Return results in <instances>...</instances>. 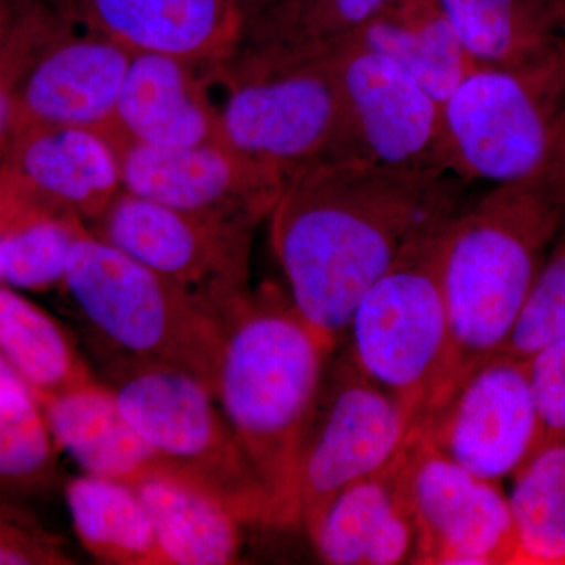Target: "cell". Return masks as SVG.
Returning <instances> with one entry per match:
<instances>
[{
	"mask_svg": "<svg viewBox=\"0 0 565 565\" xmlns=\"http://www.w3.org/2000/svg\"><path fill=\"white\" fill-rule=\"evenodd\" d=\"M471 182L438 169L367 159L323 162L285 181L269 215L286 291L334 351L355 305L419 237L448 225Z\"/></svg>",
	"mask_w": 565,
	"mask_h": 565,
	"instance_id": "6da1fadb",
	"label": "cell"
},
{
	"mask_svg": "<svg viewBox=\"0 0 565 565\" xmlns=\"http://www.w3.org/2000/svg\"><path fill=\"white\" fill-rule=\"evenodd\" d=\"M221 332L215 399L269 498L274 526H299L297 455L333 351L277 285L241 297Z\"/></svg>",
	"mask_w": 565,
	"mask_h": 565,
	"instance_id": "7a4b0ae2",
	"label": "cell"
},
{
	"mask_svg": "<svg viewBox=\"0 0 565 565\" xmlns=\"http://www.w3.org/2000/svg\"><path fill=\"white\" fill-rule=\"evenodd\" d=\"M564 223L565 181L559 180L493 184L449 223L441 281L452 377L503 351Z\"/></svg>",
	"mask_w": 565,
	"mask_h": 565,
	"instance_id": "3957f363",
	"label": "cell"
},
{
	"mask_svg": "<svg viewBox=\"0 0 565 565\" xmlns=\"http://www.w3.org/2000/svg\"><path fill=\"white\" fill-rule=\"evenodd\" d=\"M63 286L102 366L167 364L214 392L221 322L195 294L90 232L74 244Z\"/></svg>",
	"mask_w": 565,
	"mask_h": 565,
	"instance_id": "277c9868",
	"label": "cell"
},
{
	"mask_svg": "<svg viewBox=\"0 0 565 565\" xmlns=\"http://www.w3.org/2000/svg\"><path fill=\"white\" fill-rule=\"evenodd\" d=\"M446 169L471 182L565 181V47L476 66L444 103Z\"/></svg>",
	"mask_w": 565,
	"mask_h": 565,
	"instance_id": "5b68a950",
	"label": "cell"
},
{
	"mask_svg": "<svg viewBox=\"0 0 565 565\" xmlns=\"http://www.w3.org/2000/svg\"><path fill=\"white\" fill-rule=\"evenodd\" d=\"M225 88L221 136L288 180L323 162L364 159L332 55L294 61L236 57L215 70Z\"/></svg>",
	"mask_w": 565,
	"mask_h": 565,
	"instance_id": "8992f818",
	"label": "cell"
},
{
	"mask_svg": "<svg viewBox=\"0 0 565 565\" xmlns=\"http://www.w3.org/2000/svg\"><path fill=\"white\" fill-rule=\"evenodd\" d=\"M448 225L408 245L363 294L343 341L363 373L396 396L416 422L455 371L441 281Z\"/></svg>",
	"mask_w": 565,
	"mask_h": 565,
	"instance_id": "52a82bcc",
	"label": "cell"
},
{
	"mask_svg": "<svg viewBox=\"0 0 565 565\" xmlns=\"http://www.w3.org/2000/svg\"><path fill=\"white\" fill-rule=\"evenodd\" d=\"M99 381L166 467L221 494L244 523L274 526L269 498L210 386L154 363L103 364Z\"/></svg>",
	"mask_w": 565,
	"mask_h": 565,
	"instance_id": "ba28073f",
	"label": "cell"
},
{
	"mask_svg": "<svg viewBox=\"0 0 565 565\" xmlns=\"http://www.w3.org/2000/svg\"><path fill=\"white\" fill-rule=\"evenodd\" d=\"M415 430V415L363 373L348 345H338L297 455L299 526H307L345 487L390 467Z\"/></svg>",
	"mask_w": 565,
	"mask_h": 565,
	"instance_id": "9c48e42d",
	"label": "cell"
},
{
	"mask_svg": "<svg viewBox=\"0 0 565 565\" xmlns=\"http://www.w3.org/2000/svg\"><path fill=\"white\" fill-rule=\"evenodd\" d=\"M416 433L479 478L514 476L542 448L526 360L501 351L465 367L419 416Z\"/></svg>",
	"mask_w": 565,
	"mask_h": 565,
	"instance_id": "30bf717a",
	"label": "cell"
},
{
	"mask_svg": "<svg viewBox=\"0 0 565 565\" xmlns=\"http://www.w3.org/2000/svg\"><path fill=\"white\" fill-rule=\"evenodd\" d=\"M88 232L195 294L221 318L250 291L253 230L121 189Z\"/></svg>",
	"mask_w": 565,
	"mask_h": 565,
	"instance_id": "8fae6325",
	"label": "cell"
},
{
	"mask_svg": "<svg viewBox=\"0 0 565 565\" xmlns=\"http://www.w3.org/2000/svg\"><path fill=\"white\" fill-rule=\"evenodd\" d=\"M416 527L414 564L519 565L509 497L441 455L418 433L399 456Z\"/></svg>",
	"mask_w": 565,
	"mask_h": 565,
	"instance_id": "7c38bea8",
	"label": "cell"
},
{
	"mask_svg": "<svg viewBox=\"0 0 565 565\" xmlns=\"http://www.w3.org/2000/svg\"><path fill=\"white\" fill-rule=\"evenodd\" d=\"M115 150L125 191L253 232L269 218L285 184L223 139L182 148L122 143Z\"/></svg>",
	"mask_w": 565,
	"mask_h": 565,
	"instance_id": "4fadbf2b",
	"label": "cell"
},
{
	"mask_svg": "<svg viewBox=\"0 0 565 565\" xmlns=\"http://www.w3.org/2000/svg\"><path fill=\"white\" fill-rule=\"evenodd\" d=\"M332 63L364 159L448 172L444 103L399 63L356 41L338 47Z\"/></svg>",
	"mask_w": 565,
	"mask_h": 565,
	"instance_id": "5bb4252c",
	"label": "cell"
},
{
	"mask_svg": "<svg viewBox=\"0 0 565 565\" xmlns=\"http://www.w3.org/2000/svg\"><path fill=\"white\" fill-rule=\"evenodd\" d=\"M65 22L25 74L11 134L81 128L109 137L132 52L99 33Z\"/></svg>",
	"mask_w": 565,
	"mask_h": 565,
	"instance_id": "9a60e30c",
	"label": "cell"
},
{
	"mask_svg": "<svg viewBox=\"0 0 565 565\" xmlns=\"http://www.w3.org/2000/svg\"><path fill=\"white\" fill-rule=\"evenodd\" d=\"M214 71L215 66L174 55L132 54L107 139L114 147L156 148L222 139L221 110L212 103L207 85Z\"/></svg>",
	"mask_w": 565,
	"mask_h": 565,
	"instance_id": "2e32d148",
	"label": "cell"
},
{
	"mask_svg": "<svg viewBox=\"0 0 565 565\" xmlns=\"http://www.w3.org/2000/svg\"><path fill=\"white\" fill-rule=\"evenodd\" d=\"M84 28L132 54L174 55L218 66L233 57L244 33L234 0H70Z\"/></svg>",
	"mask_w": 565,
	"mask_h": 565,
	"instance_id": "e0dca14e",
	"label": "cell"
},
{
	"mask_svg": "<svg viewBox=\"0 0 565 565\" xmlns=\"http://www.w3.org/2000/svg\"><path fill=\"white\" fill-rule=\"evenodd\" d=\"M10 170L55 211L98 221L121 191L118 152L103 134L81 128H32L13 132L0 156Z\"/></svg>",
	"mask_w": 565,
	"mask_h": 565,
	"instance_id": "ac0fdd59",
	"label": "cell"
},
{
	"mask_svg": "<svg viewBox=\"0 0 565 565\" xmlns=\"http://www.w3.org/2000/svg\"><path fill=\"white\" fill-rule=\"evenodd\" d=\"M305 531L327 564H414L416 527L399 457L334 494Z\"/></svg>",
	"mask_w": 565,
	"mask_h": 565,
	"instance_id": "d6986e66",
	"label": "cell"
},
{
	"mask_svg": "<svg viewBox=\"0 0 565 565\" xmlns=\"http://www.w3.org/2000/svg\"><path fill=\"white\" fill-rule=\"evenodd\" d=\"M132 487L150 515L163 565L239 563L245 523L221 494L169 467Z\"/></svg>",
	"mask_w": 565,
	"mask_h": 565,
	"instance_id": "ffe728a7",
	"label": "cell"
},
{
	"mask_svg": "<svg viewBox=\"0 0 565 565\" xmlns=\"http://www.w3.org/2000/svg\"><path fill=\"white\" fill-rule=\"evenodd\" d=\"M52 437L85 475L134 486L162 460L125 418L98 377L39 401Z\"/></svg>",
	"mask_w": 565,
	"mask_h": 565,
	"instance_id": "44dd1931",
	"label": "cell"
},
{
	"mask_svg": "<svg viewBox=\"0 0 565 565\" xmlns=\"http://www.w3.org/2000/svg\"><path fill=\"white\" fill-rule=\"evenodd\" d=\"M352 41L399 63L440 103L476 68L438 0H388Z\"/></svg>",
	"mask_w": 565,
	"mask_h": 565,
	"instance_id": "7402d4cb",
	"label": "cell"
},
{
	"mask_svg": "<svg viewBox=\"0 0 565 565\" xmlns=\"http://www.w3.org/2000/svg\"><path fill=\"white\" fill-rule=\"evenodd\" d=\"M476 66H512L565 47V0H438Z\"/></svg>",
	"mask_w": 565,
	"mask_h": 565,
	"instance_id": "603a6c76",
	"label": "cell"
},
{
	"mask_svg": "<svg viewBox=\"0 0 565 565\" xmlns=\"http://www.w3.org/2000/svg\"><path fill=\"white\" fill-rule=\"evenodd\" d=\"M388 0H264L245 22L236 57L294 61L332 55Z\"/></svg>",
	"mask_w": 565,
	"mask_h": 565,
	"instance_id": "cb8c5ba5",
	"label": "cell"
},
{
	"mask_svg": "<svg viewBox=\"0 0 565 565\" xmlns=\"http://www.w3.org/2000/svg\"><path fill=\"white\" fill-rule=\"evenodd\" d=\"M71 522L82 546L111 565H163L147 508L132 486L82 475L65 484Z\"/></svg>",
	"mask_w": 565,
	"mask_h": 565,
	"instance_id": "d4e9b609",
	"label": "cell"
},
{
	"mask_svg": "<svg viewBox=\"0 0 565 565\" xmlns=\"http://www.w3.org/2000/svg\"><path fill=\"white\" fill-rule=\"evenodd\" d=\"M0 352L36 399L95 379L65 329L20 294L0 285Z\"/></svg>",
	"mask_w": 565,
	"mask_h": 565,
	"instance_id": "484cf974",
	"label": "cell"
},
{
	"mask_svg": "<svg viewBox=\"0 0 565 565\" xmlns=\"http://www.w3.org/2000/svg\"><path fill=\"white\" fill-rule=\"evenodd\" d=\"M512 478L519 565H565V446H542Z\"/></svg>",
	"mask_w": 565,
	"mask_h": 565,
	"instance_id": "4316f807",
	"label": "cell"
},
{
	"mask_svg": "<svg viewBox=\"0 0 565 565\" xmlns=\"http://www.w3.org/2000/svg\"><path fill=\"white\" fill-rule=\"evenodd\" d=\"M58 446L28 385L0 384V500L54 489Z\"/></svg>",
	"mask_w": 565,
	"mask_h": 565,
	"instance_id": "83f0119b",
	"label": "cell"
},
{
	"mask_svg": "<svg viewBox=\"0 0 565 565\" xmlns=\"http://www.w3.org/2000/svg\"><path fill=\"white\" fill-rule=\"evenodd\" d=\"M73 17L70 0H17L0 25V156L10 140L14 104L25 74Z\"/></svg>",
	"mask_w": 565,
	"mask_h": 565,
	"instance_id": "f1b7e54d",
	"label": "cell"
},
{
	"mask_svg": "<svg viewBox=\"0 0 565 565\" xmlns=\"http://www.w3.org/2000/svg\"><path fill=\"white\" fill-rule=\"evenodd\" d=\"M561 340H565V223L503 352L526 360Z\"/></svg>",
	"mask_w": 565,
	"mask_h": 565,
	"instance_id": "f546056e",
	"label": "cell"
},
{
	"mask_svg": "<svg viewBox=\"0 0 565 565\" xmlns=\"http://www.w3.org/2000/svg\"><path fill=\"white\" fill-rule=\"evenodd\" d=\"M58 535L50 533L33 516L0 500V565L73 564Z\"/></svg>",
	"mask_w": 565,
	"mask_h": 565,
	"instance_id": "4dcf8cb0",
	"label": "cell"
},
{
	"mask_svg": "<svg viewBox=\"0 0 565 565\" xmlns=\"http://www.w3.org/2000/svg\"><path fill=\"white\" fill-rule=\"evenodd\" d=\"M527 374L542 429V446H565V340L527 356Z\"/></svg>",
	"mask_w": 565,
	"mask_h": 565,
	"instance_id": "1f68e13d",
	"label": "cell"
},
{
	"mask_svg": "<svg viewBox=\"0 0 565 565\" xmlns=\"http://www.w3.org/2000/svg\"><path fill=\"white\" fill-rule=\"evenodd\" d=\"M0 384L28 385L2 352H0Z\"/></svg>",
	"mask_w": 565,
	"mask_h": 565,
	"instance_id": "d6a6232c",
	"label": "cell"
},
{
	"mask_svg": "<svg viewBox=\"0 0 565 565\" xmlns=\"http://www.w3.org/2000/svg\"><path fill=\"white\" fill-rule=\"evenodd\" d=\"M234 2H236V6L239 7L241 13H243L244 17V21L247 22L250 20L253 14L256 13V10L262 7L264 0H234Z\"/></svg>",
	"mask_w": 565,
	"mask_h": 565,
	"instance_id": "836d02e7",
	"label": "cell"
},
{
	"mask_svg": "<svg viewBox=\"0 0 565 565\" xmlns=\"http://www.w3.org/2000/svg\"><path fill=\"white\" fill-rule=\"evenodd\" d=\"M14 2H17V0H0V25L10 17Z\"/></svg>",
	"mask_w": 565,
	"mask_h": 565,
	"instance_id": "e575fe53",
	"label": "cell"
},
{
	"mask_svg": "<svg viewBox=\"0 0 565 565\" xmlns=\"http://www.w3.org/2000/svg\"><path fill=\"white\" fill-rule=\"evenodd\" d=\"M0 285H3L2 256H0Z\"/></svg>",
	"mask_w": 565,
	"mask_h": 565,
	"instance_id": "d590c367",
	"label": "cell"
}]
</instances>
